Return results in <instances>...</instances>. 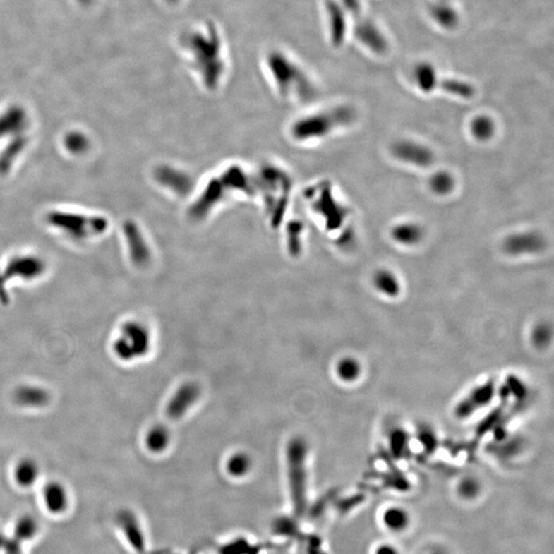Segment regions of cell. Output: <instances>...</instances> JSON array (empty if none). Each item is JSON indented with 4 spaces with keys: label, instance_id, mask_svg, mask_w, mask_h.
I'll use <instances>...</instances> for the list:
<instances>
[{
    "label": "cell",
    "instance_id": "1",
    "mask_svg": "<svg viewBox=\"0 0 554 554\" xmlns=\"http://www.w3.org/2000/svg\"><path fill=\"white\" fill-rule=\"evenodd\" d=\"M151 335L139 320L122 323L110 343L111 354L121 363H131L143 359L150 351Z\"/></svg>",
    "mask_w": 554,
    "mask_h": 554
},
{
    "label": "cell",
    "instance_id": "2",
    "mask_svg": "<svg viewBox=\"0 0 554 554\" xmlns=\"http://www.w3.org/2000/svg\"><path fill=\"white\" fill-rule=\"evenodd\" d=\"M47 221L49 225L74 241H85L90 237L98 236L103 234L108 227V222L103 217L61 211L49 212Z\"/></svg>",
    "mask_w": 554,
    "mask_h": 554
},
{
    "label": "cell",
    "instance_id": "3",
    "mask_svg": "<svg viewBox=\"0 0 554 554\" xmlns=\"http://www.w3.org/2000/svg\"><path fill=\"white\" fill-rule=\"evenodd\" d=\"M306 457L307 445L302 438H294L287 450L289 477L291 481L294 499L298 505L304 501L306 488Z\"/></svg>",
    "mask_w": 554,
    "mask_h": 554
},
{
    "label": "cell",
    "instance_id": "4",
    "mask_svg": "<svg viewBox=\"0 0 554 554\" xmlns=\"http://www.w3.org/2000/svg\"><path fill=\"white\" fill-rule=\"evenodd\" d=\"M53 399V393L47 386L34 382L19 384L11 392V402L23 411H44L51 406Z\"/></svg>",
    "mask_w": 554,
    "mask_h": 554
},
{
    "label": "cell",
    "instance_id": "5",
    "mask_svg": "<svg viewBox=\"0 0 554 554\" xmlns=\"http://www.w3.org/2000/svg\"><path fill=\"white\" fill-rule=\"evenodd\" d=\"M40 499L44 510L49 514L60 517L71 507V492L64 481L58 478L47 479L40 488Z\"/></svg>",
    "mask_w": 554,
    "mask_h": 554
},
{
    "label": "cell",
    "instance_id": "6",
    "mask_svg": "<svg viewBox=\"0 0 554 554\" xmlns=\"http://www.w3.org/2000/svg\"><path fill=\"white\" fill-rule=\"evenodd\" d=\"M42 477V466L36 457L23 454L16 459L11 468V478L20 490H31L40 485Z\"/></svg>",
    "mask_w": 554,
    "mask_h": 554
},
{
    "label": "cell",
    "instance_id": "7",
    "mask_svg": "<svg viewBox=\"0 0 554 554\" xmlns=\"http://www.w3.org/2000/svg\"><path fill=\"white\" fill-rule=\"evenodd\" d=\"M200 389L198 384L187 382L176 391L167 406L169 419L180 420L189 409L200 399Z\"/></svg>",
    "mask_w": 554,
    "mask_h": 554
},
{
    "label": "cell",
    "instance_id": "8",
    "mask_svg": "<svg viewBox=\"0 0 554 554\" xmlns=\"http://www.w3.org/2000/svg\"><path fill=\"white\" fill-rule=\"evenodd\" d=\"M392 153L402 162L427 167L433 164L434 155L428 147L413 141H399L392 146Z\"/></svg>",
    "mask_w": 554,
    "mask_h": 554
},
{
    "label": "cell",
    "instance_id": "9",
    "mask_svg": "<svg viewBox=\"0 0 554 554\" xmlns=\"http://www.w3.org/2000/svg\"><path fill=\"white\" fill-rule=\"evenodd\" d=\"M45 271V264L35 255H19L13 258L6 267V275L8 278H20L32 282L42 277Z\"/></svg>",
    "mask_w": 554,
    "mask_h": 554
},
{
    "label": "cell",
    "instance_id": "10",
    "mask_svg": "<svg viewBox=\"0 0 554 554\" xmlns=\"http://www.w3.org/2000/svg\"><path fill=\"white\" fill-rule=\"evenodd\" d=\"M545 239L537 232H521L510 235L504 243V250L507 254L519 255L535 254L545 248Z\"/></svg>",
    "mask_w": 554,
    "mask_h": 554
},
{
    "label": "cell",
    "instance_id": "11",
    "mask_svg": "<svg viewBox=\"0 0 554 554\" xmlns=\"http://www.w3.org/2000/svg\"><path fill=\"white\" fill-rule=\"evenodd\" d=\"M28 126L26 114L20 109L8 111L6 114L0 116V139L8 136L23 135L25 128Z\"/></svg>",
    "mask_w": 554,
    "mask_h": 554
},
{
    "label": "cell",
    "instance_id": "12",
    "mask_svg": "<svg viewBox=\"0 0 554 554\" xmlns=\"http://www.w3.org/2000/svg\"><path fill=\"white\" fill-rule=\"evenodd\" d=\"M27 143H28V140L24 135L17 136L0 153V174L1 175H6L10 171L11 166L17 160L18 156L24 151Z\"/></svg>",
    "mask_w": 554,
    "mask_h": 554
},
{
    "label": "cell",
    "instance_id": "13",
    "mask_svg": "<svg viewBox=\"0 0 554 554\" xmlns=\"http://www.w3.org/2000/svg\"><path fill=\"white\" fill-rule=\"evenodd\" d=\"M171 434L164 425H155L147 431L145 435V445L149 452L155 454L162 453L169 447Z\"/></svg>",
    "mask_w": 554,
    "mask_h": 554
},
{
    "label": "cell",
    "instance_id": "14",
    "mask_svg": "<svg viewBox=\"0 0 554 554\" xmlns=\"http://www.w3.org/2000/svg\"><path fill=\"white\" fill-rule=\"evenodd\" d=\"M382 522L391 532H402L409 526L410 515L404 508L390 507L384 511Z\"/></svg>",
    "mask_w": 554,
    "mask_h": 554
},
{
    "label": "cell",
    "instance_id": "15",
    "mask_svg": "<svg viewBox=\"0 0 554 554\" xmlns=\"http://www.w3.org/2000/svg\"><path fill=\"white\" fill-rule=\"evenodd\" d=\"M374 286L380 293L387 297H397L400 291L399 279L387 270H380L375 275Z\"/></svg>",
    "mask_w": 554,
    "mask_h": 554
},
{
    "label": "cell",
    "instance_id": "16",
    "mask_svg": "<svg viewBox=\"0 0 554 554\" xmlns=\"http://www.w3.org/2000/svg\"><path fill=\"white\" fill-rule=\"evenodd\" d=\"M392 237L402 244L419 243L423 237V230L417 224L404 223L395 226L392 230Z\"/></svg>",
    "mask_w": 554,
    "mask_h": 554
},
{
    "label": "cell",
    "instance_id": "17",
    "mask_svg": "<svg viewBox=\"0 0 554 554\" xmlns=\"http://www.w3.org/2000/svg\"><path fill=\"white\" fill-rule=\"evenodd\" d=\"M336 372L342 381L352 383L361 376V366L354 357H344L337 365Z\"/></svg>",
    "mask_w": 554,
    "mask_h": 554
},
{
    "label": "cell",
    "instance_id": "18",
    "mask_svg": "<svg viewBox=\"0 0 554 554\" xmlns=\"http://www.w3.org/2000/svg\"><path fill=\"white\" fill-rule=\"evenodd\" d=\"M472 395V393H471ZM493 387L492 385L481 386L478 390H476L471 397H469L466 402L461 406V411L462 415H469L472 413V410L483 406V404H488L492 399Z\"/></svg>",
    "mask_w": 554,
    "mask_h": 554
},
{
    "label": "cell",
    "instance_id": "19",
    "mask_svg": "<svg viewBox=\"0 0 554 554\" xmlns=\"http://www.w3.org/2000/svg\"><path fill=\"white\" fill-rule=\"evenodd\" d=\"M495 132V124L488 116H478L472 121L471 133L476 139L487 141Z\"/></svg>",
    "mask_w": 554,
    "mask_h": 554
},
{
    "label": "cell",
    "instance_id": "20",
    "mask_svg": "<svg viewBox=\"0 0 554 554\" xmlns=\"http://www.w3.org/2000/svg\"><path fill=\"white\" fill-rule=\"evenodd\" d=\"M252 461L246 454H233L227 463L228 471L234 476H244L250 470Z\"/></svg>",
    "mask_w": 554,
    "mask_h": 554
},
{
    "label": "cell",
    "instance_id": "21",
    "mask_svg": "<svg viewBox=\"0 0 554 554\" xmlns=\"http://www.w3.org/2000/svg\"><path fill=\"white\" fill-rule=\"evenodd\" d=\"M65 146L67 150L73 155L85 153L89 148L90 143L88 138L81 133H70L65 138Z\"/></svg>",
    "mask_w": 554,
    "mask_h": 554
},
{
    "label": "cell",
    "instance_id": "22",
    "mask_svg": "<svg viewBox=\"0 0 554 554\" xmlns=\"http://www.w3.org/2000/svg\"><path fill=\"white\" fill-rule=\"evenodd\" d=\"M454 182L453 177H452L450 174L443 173V171L435 174L430 180L431 189H433L435 193L440 194V195L451 192L452 189L454 188Z\"/></svg>",
    "mask_w": 554,
    "mask_h": 554
},
{
    "label": "cell",
    "instance_id": "23",
    "mask_svg": "<svg viewBox=\"0 0 554 554\" xmlns=\"http://www.w3.org/2000/svg\"><path fill=\"white\" fill-rule=\"evenodd\" d=\"M479 485L472 478H466L459 486V492L464 498H474L478 494Z\"/></svg>",
    "mask_w": 554,
    "mask_h": 554
},
{
    "label": "cell",
    "instance_id": "24",
    "mask_svg": "<svg viewBox=\"0 0 554 554\" xmlns=\"http://www.w3.org/2000/svg\"><path fill=\"white\" fill-rule=\"evenodd\" d=\"M374 554H400L399 551L392 545L381 544L378 546Z\"/></svg>",
    "mask_w": 554,
    "mask_h": 554
},
{
    "label": "cell",
    "instance_id": "25",
    "mask_svg": "<svg viewBox=\"0 0 554 554\" xmlns=\"http://www.w3.org/2000/svg\"><path fill=\"white\" fill-rule=\"evenodd\" d=\"M535 336V338L537 339L538 343L541 344L546 342V329H545V327H540V329H538L537 334H536Z\"/></svg>",
    "mask_w": 554,
    "mask_h": 554
}]
</instances>
